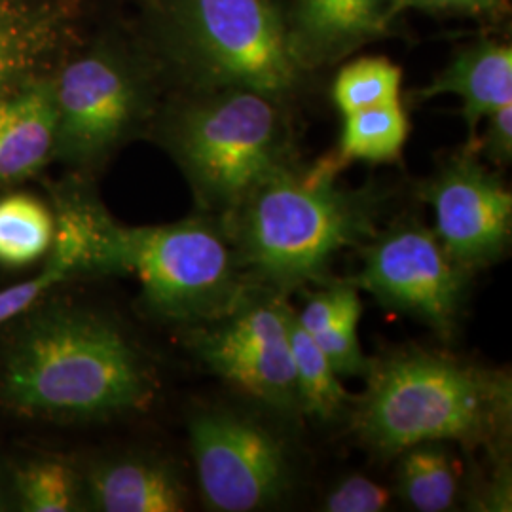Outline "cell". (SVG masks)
Returning a JSON list of instances; mask_svg holds the SVG:
<instances>
[{
	"mask_svg": "<svg viewBox=\"0 0 512 512\" xmlns=\"http://www.w3.org/2000/svg\"><path fill=\"white\" fill-rule=\"evenodd\" d=\"M156 380L109 317L48 306L25 319L0 365V401L27 418L101 421L143 410Z\"/></svg>",
	"mask_w": 512,
	"mask_h": 512,
	"instance_id": "obj_1",
	"label": "cell"
},
{
	"mask_svg": "<svg viewBox=\"0 0 512 512\" xmlns=\"http://www.w3.org/2000/svg\"><path fill=\"white\" fill-rule=\"evenodd\" d=\"M342 167L336 156L294 160L220 219L256 289L285 294L325 281L334 256L378 232L384 194L370 184L344 186Z\"/></svg>",
	"mask_w": 512,
	"mask_h": 512,
	"instance_id": "obj_2",
	"label": "cell"
},
{
	"mask_svg": "<svg viewBox=\"0 0 512 512\" xmlns=\"http://www.w3.org/2000/svg\"><path fill=\"white\" fill-rule=\"evenodd\" d=\"M351 431L368 450L399 456L425 442L501 454L511 433L509 372L444 351L399 348L370 359Z\"/></svg>",
	"mask_w": 512,
	"mask_h": 512,
	"instance_id": "obj_3",
	"label": "cell"
},
{
	"mask_svg": "<svg viewBox=\"0 0 512 512\" xmlns=\"http://www.w3.org/2000/svg\"><path fill=\"white\" fill-rule=\"evenodd\" d=\"M90 272L135 277L148 310L192 327L224 317L256 291L224 226L209 215L158 226H124L105 215Z\"/></svg>",
	"mask_w": 512,
	"mask_h": 512,
	"instance_id": "obj_4",
	"label": "cell"
},
{
	"mask_svg": "<svg viewBox=\"0 0 512 512\" xmlns=\"http://www.w3.org/2000/svg\"><path fill=\"white\" fill-rule=\"evenodd\" d=\"M164 141L203 213L219 220L298 160L285 103L243 88L194 93L169 114Z\"/></svg>",
	"mask_w": 512,
	"mask_h": 512,
	"instance_id": "obj_5",
	"label": "cell"
},
{
	"mask_svg": "<svg viewBox=\"0 0 512 512\" xmlns=\"http://www.w3.org/2000/svg\"><path fill=\"white\" fill-rule=\"evenodd\" d=\"M165 59L196 90L243 88L287 103L304 73L296 67L283 12L272 0H156Z\"/></svg>",
	"mask_w": 512,
	"mask_h": 512,
	"instance_id": "obj_6",
	"label": "cell"
},
{
	"mask_svg": "<svg viewBox=\"0 0 512 512\" xmlns=\"http://www.w3.org/2000/svg\"><path fill=\"white\" fill-rule=\"evenodd\" d=\"M361 247V270L348 283L444 338L458 330L473 274L448 255L435 230L420 220H397Z\"/></svg>",
	"mask_w": 512,
	"mask_h": 512,
	"instance_id": "obj_7",
	"label": "cell"
},
{
	"mask_svg": "<svg viewBox=\"0 0 512 512\" xmlns=\"http://www.w3.org/2000/svg\"><path fill=\"white\" fill-rule=\"evenodd\" d=\"M291 311L285 294L256 289L236 310L196 325L188 344L205 368L247 397L274 410L296 412Z\"/></svg>",
	"mask_w": 512,
	"mask_h": 512,
	"instance_id": "obj_8",
	"label": "cell"
},
{
	"mask_svg": "<svg viewBox=\"0 0 512 512\" xmlns=\"http://www.w3.org/2000/svg\"><path fill=\"white\" fill-rule=\"evenodd\" d=\"M188 437L209 509L260 511L289 492L287 444L255 418L224 408L200 410L188 421Z\"/></svg>",
	"mask_w": 512,
	"mask_h": 512,
	"instance_id": "obj_9",
	"label": "cell"
},
{
	"mask_svg": "<svg viewBox=\"0 0 512 512\" xmlns=\"http://www.w3.org/2000/svg\"><path fill=\"white\" fill-rule=\"evenodd\" d=\"M145 78L122 55L99 48L55 80V148L76 164L109 156L147 112Z\"/></svg>",
	"mask_w": 512,
	"mask_h": 512,
	"instance_id": "obj_10",
	"label": "cell"
},
{
	"mask_svg": "<svg viewBox=\"0 0 512 512\" xmlns=\"http://www.w3.org/2000/svg\"><path fill=\"white\" fill-rule=\"evenodd\" d=\"M420 192L435 211V234L461 268L475 274L505 256L511 243V190L473 150L448 158Z\"/></svg>",
	"mask_w": 512,
	"mask_h": 512,
	"instance_id": "obj_11",
	"label": "cell"
},
{
	"mask_svg": "<svg viewBox=\"0 0 512 512\" xmlns=\"http://www.w3.org/2000/svg\"><path fill=\"white\" fill-rule=\"evenodd\" d=\"M393 21L389 0H293L283 14L289 52L304 74L387 37Z\"/></svg>",
	"mask_w": 512,
	"mask_h": 512,
	"instance_id": "obj_12",
	"label": "cell"
},
{
	"mask_svg": "<svg viewBox=\"0 0 512 512\" xmlns=\"http://www.w3.org/2000/svg\"><path fill=\"white\" fill-rule=\"evenodd\" d=\"M107 211L97 203L73 196L55 215L54 245L37 274L0 291V325L35 310L63 281L90 274L99 226Z\"/></svg>",
	"mask_w": 512,
	"mask_h": 512,
	"instance_id": "obj_13",
	"label": "cell"
},
{
	"mask_svg": "<svg viewBox=\"0 0 512 512\" xmlns=\"http://www.w3.org/2000/svg\"><path fill=\"white\" fill-rule=\"evenodd\" d=\"M439 95H458L463 101L461 116L473 143L484 118L512 105L511 46L486 38L459 50L448 67L418 92L423 101Z\"/></svg>",
	"mask_w": 512,
	"mask_h": 512,
	"instance_id": "obj_14",
	"label": "cell"
},
{
	"mask_svg": "<svg viewBox=\"0 0 512 512\" xmlns=\"http://www.w3.org/2000/svg\"><path fill=\"white\" fill-rule=\"evenodd\" d=\"M84 497L95 511L181 512L188 492L179 473L165 461L118 458L95 465L86 476Z\"/></svg>",
	"mask_w": 512,
	"mask_h": 512,
	"instance_id": "obj_15",
	"label": "cell"
},
{
	"mask_svg": "<svg viewBox=\"0 0 512 512\" xmlns=\"http://www.w3.org/2000/svg\"><path fill=\"white\" fill-rule=\"evenodd\" d=\"M55 80L35 78L0 101V184L38 171L55 148Z\"/></svg>",
	"mask_w": 512,
	"mask_h": 512,
	"instance_id": "obj_16",
	"label": "cell"
},
{
	"mask_svg": "<svg viewBox=\"0 0 512 512\" xmlns=\"http://www.w3.org/2000/svg\"><path fill=\"white\" fill-rule=\"evenodd\" d=\"M54 37L48 12L0 0V101L35 80Z\"/></svg>",
	"mask_w": 512,
	"mask_h": 512,
	"instance_id": "obj_17",
	"label": "cell"
},
{
	"mask_svg": "<svg viewBox=\"0 0 512 512\" xmlns=\"http://www.w3.org/2000/svg\"><path fill=\"white\" fill-rule=\"evenodd\" d=\"M399 456V492L412 509L444 512L456 505L458 465L442 442L416 444Z\"/></svg>",
	"mask_w": 512,
	"mask_h": 512,
	"instance_id": "obj_18",
	"label": "cell"
},
{
	"mask_svg": "<svg viewBox=\"0 0 512 512\" xmlns=\"http://www.w3.org/2000/svg\"><path fill=\"white\" fill-rule=\"evenodd\" d=\"M289 342L293 355L298 410L321 421L336 418L353 399L313 336L298 325L294 310L289 317Z\"/></svg>",
	"mask_w": 512,
	"mask_h": 512,
	"instance_id": "obj_19",
	"label": "cell"
},
{
	"mask_svg": "<svg viewBox=\"0 0 512 512\" xmlns=\"http://www.w3.org/2000/svg\"><path fill=\"white\" fill-rule=\"evenodd\" d=\"M410 122L401 101L357 110L344 116L336 158L349 162L389 164L401 158Z\"/></svg>",
	"mask_w": 512,
	"mask_h": 512,
	"instance_id": "obj_20",
	"label": "cell"
},
{
	"mask_svg": "<svg viewBox=\"0 0 512 512\" xmlns=\"http://www.w3.org/2000/svg\"><path fill=\"white\" fill-rule=\"evenodd\" d=\"M54 211L35 196L0 198V266L25 268L46 258L55 238Z\"/></svg>",
	"mask_w": 512,
	"mask_h": 512,
	"instance_id": "obj_21",
	"label": "cell"
},
{
	"mask_svg": "<svg viewBox=\"0 0 512 512\" xmlns=\"http://www.w3.org/2000/svg\"><path fill=\"white\" fill-rule=\"evenodd\" d=\"M10 480L19 511H80L86 501L84 484L65 459H29L10 473Z\"/></svg>",
	"mask_w": 512,
	"mask_h": 512,
	"instance_id": "obj_22",
	"label": "cell"
},
{
	"mask_svg": "<svg viewBox=\"0 0 512 512\" xmlns=\"http://www.w3.org/2000/svg\"><path fill=\"white\" fill-rule=\"evenodd\" d=\"M403 71L382 55L355 59L340 69L332 84V101L342 116L401 101Z\"/></svg>",
	"mask_w": 512,
	"mask_h": 512,
	"instance_id": "obj_23",
	"label": "cell"
},
{
	"mask_svg": "<svg viewBox=\"0 0 512 512\" xmlns=\"http://www.w3.org/2000/svg\"><path fill=\"white\" fill-rule=\"evenodd\" d=\"M296 313V321L310 334L336 329L344 325H359L363 302L359 289L348 281L336 283L321 293L313 294L306 306Z\"/></svg>",
	"mask_w": 512,
	"mask_h": 512,
	"instance_id": "obj_24",
	"label": "cell"
},
{
	"mask_svg": "<svg viewBox=\"0 0 512 512\" xmlns=\"http://www.w3.org/2000/svg\"><path fill=\"white\" fill-rule=\"evenodd\" d=\"M391 503V492L365 476L353 475L338 482L323 509L329 512H382Z\"/></svg>",
	"mask_w": 512,
	"mask_h": 512,
	"instance_id": "obj_25",
	"label": "cell"
},
{
	"mask_svg": "<svg viewBox=\"0 0 512 512\" xmlns=\"http://www.w3.org/2000/svg\"><path fill=\"white\" fill-rule=\"evenodd\" d=\"M357 329L359 325H344L311 334L338 376H365L368 370L370 359L363 353Z\"/></svg>",
	"mask_w": 512,
	"mask_h": 512,
	"instance_id": "obj_26",
	"label": "cell"
},
{
	"mask_svg": "<svg viewBox=\"0 0 512 512\" xmlns=\"http://www.w3.org/2000/svg\"><path fill=\"white\" fill-rule=\"evenodd\" d=\"M484 131L478 133L469 150L476 156H484L488 162L505 167L512 160V105L495 110L488 118H484Z\"/></svg>",
	"mask_w": 512,
	"mask_h": 512,
	"instance_id": "obj_27",
	"label": "cell"
},
{
	"mask_svg": "<svg viewBox=\"0 0 512 512\" xmlns=\"http://www.w3.org/2000/svg\"><path fill=\"white\" fill-rule=\"evenodd\" d=\"M501 6H503V0H389L393 19L403 16L408 10L480 18V16H492Z\"/></svg>",
	"mask_w": 512,
	"mask_h": 512,
	"instance_id": "obj_28",
	"label": "cell"
},
{
	"mask_svg": "<svg viewBox=\"0 0 512 512\" xmlns=\"http://www.w3.org/2000/svg\"><path fill=\"white\" fill-rule=\"evenodd\" d=\"M10 505H14V495H12V480L10 475L0 469V511H8Z\"/></svg>",
	"mask_w": 512,
	"mask_h": 512,
	"instance_id": "obj_29",
	"label": "cell"
}]
</instances>
